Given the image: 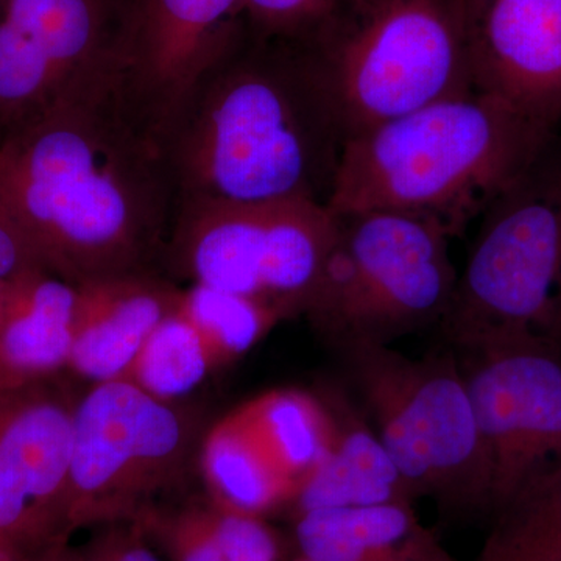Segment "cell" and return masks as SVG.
Instances as JSON below:
<instances>
[{"label": "cell", "mask_w": 561, "mask_h": 561, "mask_svg": "<svg viewBox=\"0 0 561 561\" xmlns=\"http://www.w3.org/2000/svg\"><path fill=\"white\" fill-rule=\"evenodd\" d=\"M0 206L41 264L76 286L160 272L179 192L122 72L0 131Z\"/></svg>", "instance_id": "6da1fadb"}, {"label": "cell", "mask_w": 561, "mask_h": 561, "mask_svg": "<svg viewBox=\"0 0 561 561\" xmlns=\"http://www.w3.org/2000/svg\"><path fill=\"white\" fill-rule=\"evenodd\" d=\"M346 139L311 49L262 38L242 20L161 128L179 203L327 206Z\"/></svg>", "instance_id": "7a4b0ae2"}, {"label": "cell", "mask_w": 561, "mask_h": 561, "mask_svg": "<svg viewBox=\"0 0 561 561\" xmlns=\"http://www.w3.org/2000/svg\"><path fill=\"white\" fill-rule=\"evenodd\" d=\"M556 138L489 94L451 95L350 136L327 206L424 217L454 238Z\"/></svg>", "instance_id": "3957f363"}, {"label": "cell", "mask_w": 561, "mask_h": 561, "mask_svg": "<svg viewBox=\"0 0 561 561\" xmlns=\"http://www.w3.org/2000/svg\"><path fill=\"white\" fill-rule=\"evenodd\" d=\"M438 324L454 351L522 337L561 345V146L553 140L479 217Z\"/></svg>", "instance_id": "277c9868"}, {"label": "cell", "mask_w": 561, "mask_h": 561, "mask_svg": "<svg viewBox=\"0 0 561 561\" xmlns=\"http://www.w3.org/2000/svg\"><path fill=\"white\" fill-rule=\"evenodd\" d=\"M346 135L472 91L468 0H343L309 44Z\"/></svg>", "instance_id": "5b68a950"}, {"label": "cell", "mask_w": 561, "mask_h": 561, "mask_svg": "<svg viewBox=\"0 0 561 561\" xmlns=\"http://www.w3.org/2000/svg\"><path fill=\"white\" fill-rule=\"evenodd\" d=\"M334 216V245L305 311L316 330L343 353L438 327L457 280L449 231L391 210Z\"/></svg>", "instance_id": "8992f818"}, {"label": "cell", "mask_w": 561, "mask_h": 561, "mask_svg": "<svg viewBox=\"0 0 561 561\" xmlns=\"http://www.w3.org/2000/svg\"><path fill=\"white\" fill-rule=\"evenodd\" d=\"M350 386L412 496L453 513H490V461L456 351L409 357L343 351Z\"/></svg>", "instance_id": "52a82bcc"}, {"label": "cell", "mask_w": 561, "mask_h": 561, "mask_svg": "<svg viewBox=\"0 0 561 561\" xmlns=\"http://www.w3.org/2000/svg\"><path fill=\"white\" fill-rule=\"evenodd\" d=\"M335 232L334 214L316 202L184 201L162 265L290 317L308 308Z\"/></svg>", "instance_id": "ba28073f"}, {"label": "cell", "mask_w": 561, "mask_h": 561, "mask_svg": "<svg viewBox=\"0 0 561 561\" xmlns=\"http://www.w3.org/2000/svg\"><path fill=\"white\" fill-rule=\"evenodd\" d=\"M187 426L165 401L128 379L95 383L72 413L70 526L133 522L173 482Z\"/></svg>", "instance_id": "9c48e42d"}, {"label": "cell", "mask_w": 561, "mask_h": 561, "mask_svg": "<svg viewBox=\"0 0 561 561\" xmlns=\"http://www.w3.org/2000/svg\"><path fill=\"white\" fill-rule=\"evenodd\" d=\"M128 0H0V131L122 72Z\"/></svg>", "instance_id": "30bf717a"}, {"label": "cell", "mask_w": 561, "mask_h": 561, "mask_svg": "<svg viewBox=\"0 0 561 561\" xmlns=\"http://www.w3.org/2000/svg\"><path fill=\"white\" fill-rule=\"evenodd\" d=\"M456 354L490 461L493 513L561 457V345L534 335Z\"/></svg>", "instance_id": "8fae6325"}, {"label": "cell", "mask_w": 561, "mask_h": 561, "mask_svg": "<svg viewBox=\"0 0 561 561\" xmlns=\"http://www.w3.org/2000/svg\"><path fill=\"white\" fill-rule=\"evenodd\" d=\"M72 413L51 378L0 391V542L27 556L73 531Z\"/></svg>", "instance_id": "7c38bea8"}, {"label": "cell", "mask_w": 561, "mask_h": 561, "mask_svg": "<svg viewBox=\"0 0 561 561\" xmlns=\"http://www.w3.org/2000/svg\"><path fill=\"white\" fill-rule=\"evenodd\" d=\"M472 90L557 130L561 0H468Z\"/></svg>", "instance_id": "4fadbf2b"}, {"label": "cell", "mask_w": 561, "mask_h": 561, "mask_svg": "<svg viewBox=\"0 0 561 561\" xmlns=\"http://www.w3.org/2000/svg\"><path fill=\"white\" fill-rule=\"evenodd\" d=\"M242 0H128L122 80L161 133L238 27Z\"/></svg>", "instance_id": "5bb4252c"}, {"label": "cell", "mask_w": 561, "mask_h": 561, "mask_svg": "<svg viewBox=\"0 0 561 561\" xmlns=\"http://www.w3.org/2000/svg\"><path fill=\"white\" fill-rule=\"evenodd\" d=\"M68 368L95 383L127 379L144 343L179 306L181 290L160 272L81 284Z\"/></svg>", "instance_id": "9a60e30c"}, {"label": "cell", "mask_w": 561, "mask_h": 561, "mask_svg": "<svg viewBox=\"0 0 561 561\" xmlns=\"http://www.w3.org/2000/svg\"><path fill=\"white\" fill-rule=\"evenodd\" d=\"M80 287L38 268L7 280L0 311V391L68 367Z\"/></svg>", "instance_id": "2e32d148"}, {"label": "cell", "mask_w": 561, "mask_h": 561, "mask_svg": "<svg viewBox=\"0 0 561 561\" xmlns=\"http://www.w3.org/2000/svg\"><path fill=\"white\" fill-rule=\"evenodd\" d=\"M324 402L331 415L330 445L301 483L291 504L295 515L415 501L375 427L354 402L342 393H331Z\"/></svg>", "instance_id": "e0dca14e"}, {"label": "cell", "mask_w": 561, "mask_h": 561, "mask_svg": "<svg viewBox=\"0 0 561 561\" xmlns=\"http://www.w3.org/2000/svg\"><path fill=\"white\" fill-rule=\"evenodd\" d=\"M295 540L316 561H456L413 502L298 513Z\"/></svg>", "instance_id": "ac0fdd59"}, {"label": "cell", "mask_w": 561, "mask_h": 561, "mask_svg": "<svg viewBox=\"0 0 561 561\" xmlns=\"http://www.w3.org/2000/svg\"><path fill=\"white\" fill-rule=\"evenodd\" d=\"M133 522L165 561H279L278 535L264 516L214 497L180 508L151 505Z\"/></svg>", "instance_id": "d6986e66"}, {"label": "cell", "mask_w": 561, "mask_h": 561, "mask_svg": "<svg viewBox=\"0 0 561 561\" xmlns=\"http://www.w3.org/2000/svg\"><path fill=\"white\" fill-rule=\"evenodd\" d=\"M228 416L297 493L330 445L327 402L305 391H268Z\"/></svg>", "instance_id": "ffe728a7"}, {"label": "cell", "mask_w": 561, "mask_h": 561, "mask_svg": "<svg viewBox=\"0 0 561 561\" xmlns=\"http://www.w3.org/2000/svg\"><path fill=\"white\" fill-rule=\"evenodd\" d=\"M476 561H561V457L493 513Z\"/></svg>", "instance_id": "44dd1931"}, {"label": "cell", "mask_w": 561, "mask_h": 561, "mask_svg": "<svg viewBox=\"0 0 561 561\" xmlns=\"http://www.w3.org/2000/svg\"><path fill=\"white\" fill-rule=\"evenodd\" d=\"M203 471L214 500L254 515L294 504L297 496L295 486L273 470L230 416L206 438Z\"/></svg>", "instance_id": "7402d4cb"}, {"label": "cell", "mask_w": 561, "mask_h": 561, "mask_svg": "<svg viewBox=\"0 0 561 561\" xmlns=\"http://www.w3.org/2000/svg\"><path fill=\"white\" fill-rule=\"evenodd\" d=\"M210 367L213 357L201 332L176 306L144 343L127 379L168 402L197 389Z\"/></svg>", "instance_id": "603a6c76"}, {"label": "cell", "mask_w": 561, "mask_h": 561, "mask_svg": "<svg viewBox=\"0 0 561 561\" xmlns=\"http://www.w3.org/2000/svg\"><path fill=\"white\" fill-rule=\"evenodd\" d=\"M179 311L201 332L214 365L239 359L284 319L262 302L202 284L181 290Z\"/></svg>", "instance_id": "cb8c5ba5"}, {"label": "cell", "mask_w": 561, "mask_h": 561, "mask_svg": "<svg viewBox=\"0 0 561 561\" xmlns=\"http://www.w3.org/2000/svg\"><path fill=\"white\" fill-rule=\"evenodd\" d=\"M83 548H72L70 561H165L135 522L103 524Z\"/></svg>", "instance_id": "d4e9b609"}, {"label": "cell", "mask_w": 561, "mask_h": 561, "mask_svg": "<svg viewBox=\"0 0 561 561\" xmlns=\"http://www.w3.org/2000/svg\"><path fill=\"white\" fill-rule=\"evenodd\" d=\"M46 268L7 210L0 206V280H13Z\"/></svg>", "instance_id": "484cf974"}, {"label": "cell", "mask_w": 561, "mask_h": 561, "mask_svg": "<svg viewBox=\"0 0 561 561\" xmlns=\"http://www.w3.org/2000/svg\"><path fill=\"white\" fill-rule=\"evenodd\" d=\"M72 560V548L69 546V538H62L47 546L46 549L35 553L31 561H70Z\"/></svg>", "instance_id": "4316f807"}, {"label": "cell", "mask_w": 561, "mask_h": 561, "mask_svg": "<svg viewBox=\"0 0 561 561\" xmlns=\"http://www.w3.org/2000/svg\"><path fill=\"white\" fill-rule=\"evenodd\" d=\"M7 280H0V311H2L3 295H5Z\"/></svg>", "instance_id": "83f0119b"}, {"label": "cell", "mask_w": 561, "mask_h": 561, "mask_svg": "<svg viewBox=\"0 0 561 561\" xmlns=\"http://www.w3.org/2000/svg\"><path fill=\"white\" fill-rule=\"evenodd\" d=\"M295 561H316V560L306 559V557L300 556V557H298V559H297V560H295Z\"/></svg>", "instance_id": "f1b7e54d"}, {"label": "cell", "mask_w": 561, "mask_h": 561, "mask_svg": "<svg viewBox=\"0 0 561 561\" xmlns=\"http://www.w3.org/2000/svg\"><path fill=\"white\" fill-rule=\"evenodd\" d=\"M342 2H343V0H341V5H342Z\"/></svg>", "instance_id": "f546056e"}, {"label": "cell", "mask_w": 561, "mask_h": 561, "mask_svg": "<svg viewBox=\"0 0 561 561\" xmlns=\"http://www.w3.org/2000/svg\"><path fill=\"white\" fill-rule=\"evenodd\" d=\"M32 560V559H31Z\"/></svg>", "instance_id": "4dcf8cb0"}]
</instances>
